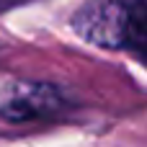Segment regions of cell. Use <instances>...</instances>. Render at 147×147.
<instances>
[{
  "mask_svg": "<svg viewBox=\"0 0 147 147\" xmlns=\"http://www.w3.org/2000/svg\"><path fill=\"white\" fill-rule=\"evenodd\" d=\"M75 28L80 36L98 47H129L132 44V0H88L75 13Z\"/></svg>",
  "mask_w": 147,
  "mask_h": 147,
  "instance_id": "obj_1",
  "label": "cell"
},
{
  "mask_svg": "<svg viewBox=\"0 0 147 147\" xmlns=\"http://www.w3.org/2000/svg\"><path fill=\"white\" fill-rule=\"evenodd\" d=\"M147 49V0H132V44Z\"/></svg>",
  "mask_w": 147,
  "mask_h": 147,
  "instance_id": "obj_2",
  "label": "cell"
}]
</instances>
